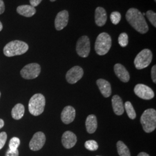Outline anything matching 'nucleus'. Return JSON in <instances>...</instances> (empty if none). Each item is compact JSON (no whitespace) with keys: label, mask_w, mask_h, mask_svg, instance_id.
<instances>
[{"label":"nucleus","mask_w":156,"mask_h":156,"mask_svg":"<svg viewBox=\"0 0 156 156\" xmlns=\"http://www.w3.org/2000/svg\"><path fill=\"white\" fill-rule=\"evenodd\" d=\"M116 75L123 82H128L129 80V74L126 68L120 64H116L114 66Z\"/></svg>","instance_id":"2eb2a0df"},{"label":"nucleus","mask_w":156,"mask_h":156,"mask_svg":"<svg viewBox=\"0 0 156 156\" xmlns=\"http://www.w3.org/2000/svg\"><path fill=\"white\" fill-rule=\"evenodd\" d=\"M17 12L23 16L30 17L35 15L36 13V9L35 7L29 5H23L19 6L17 8Z\"/></svg>","instance_id":"6ab92c4d"},{"label":"nucleus","mask_w":156,"mask_h":156,"mask_svg":"<svg viewBox=\"0 0 156 156\" xmlns=\"http://www.w3.org/2000/svg\"><path fill=\"white\" fill-rule=\"evenodd\" d=\"M111 46V36L108 33H102L98 35L95 41V50L98 55L103 56L108 53Z\"/></svg>","instance_id":"39448f33"},{"label":"nucleus","mask_w":156,"mask_h":156,"mask_svg":"<svg viewBox=\"0 0 156 156\" xmlns=\"http://www.w3.org/2000/svg\"></svg>","instance_id":"ea45409f"},{"label":"nucleus","mask_w":156,"mask_h":156,"mask_svg":"<svg viewBox=\"0 0 156 156\" xmlns=\"http://www.w3.org/2000/svg\"><path fill=\"white\" fill-rule=\"evenodd\" d=\"M137 156H150L147 153H145V152H141L138 154V155Z\"/></svg>","instance_id":"72a5a7b5"},{"label":"nucleus","mask_w":156,"mask_h":156,"mask_svg":"<svg viewBox=\"0 0 156 156\" xmlns=\"http://www.w3.org/2000/svg\"><path fill=\"white\" fill-rule=\"evenodd\" d=\"M85 147L90 151H95L98 149V145L97 142L94 140H89L85 142Z\"/></svg>","instance_id":"b1692460"},{"label":"nucleus","mask_w":156,"mask_h":156,"mask_svg":"<svg viewBox=\"0 0 156 156\" xmlns=\"http://www.w3.org/2000/svg\"><path fill=\"white\" fill-rule=\"evenodd\" d=\"M134 93L138 97L146 100H151L154 97L153 90L144 84H136L134 87Z\"/></svg>","instance_id":"1a4fd4ad"},{"label":"nucleus","mask_w":156,"mask_h":156,"mask_svg":"<svg viewBox=\"0 0 156 156\" xmlns=\"http://www.w3.org/2000/svg\"><path fill=\"white\" fill-rule=\"evenodd\" d=\"M97 117L94 115H89L86 120V127L87 131L89 134H93L97 128Z\"/></svg>","instance_id":"aec40b11"},{"label":"nucleus","mask_w":156,"mask_h":156,"mask_svg":"<svg viewBox=\"0 0 156 156\" xmlns=\"http://www.w3.org/2000/svg\"><path fill=\"white\" fill-rule=\"evenodd\" d=\"M119 44L122 47H126L128 45V35L126 33H123L120 34L119 38H118Z\"/></svg>","instance_id":"393cba45"},{"label":"nucleus","mask_w":156,"mask_h":156,"mask_svg":"<svg viewBox=\"0 0 156 156\" xmlns=\"http://www.w3.org/2000/svg\"><path fill=\"white\" fill-rule=\"evenodd\" d=\"M154 1H155V2H156V0H154Z\"/></svg>","instance_id":"58836bf2"},{"label":"nucleus","mask_w":156,"mask_h":156,"mask_svg":"<svg viewBox=\"0 0 156 156\" xmlns=\"http://www.w3.org/2000/svg\"><path fill=\"white\" fill-rule=\"evenodd\" d=\"M117 149L120 156H131V153L128 147L121 140L117 142Z\"/></svg>","instance_id":"4be33fe9"},{"label":"nucleus","mask_w":156,"mask_h":156,"mask_svg":"<svg viewBox=\"0 0 156 156\" xmlns=\"http://www.w3.org/2000/svg\"><path fill=\"white\" fill-rule=\"evenodd\" d=\"M107 20L106 11L102 7H97L95 11V21L96 24L102 27L105 24Z\"/></svg>","instance_id":"f3484780"},{"label":"nucleus","mask_w":156,"mask_h":156,"mask_svg":"<svg viewBox=\"0 0 156 156\" xmlns=\"http://www.w3.org/2000/svg\"><path fill=\"white\" fill-rule=\"evenodd\" d=\"M62 145L65 148L71 149L76 144L77 137L73 132L67 131L62 135Z\"/></svg>","instance_id":"ddd939ff"},{"label":"nucleus","mask_w":156,"mask_h":156,"mask_svg":"<svg viewBox=\"0 0 156 156\" xmlns=\"http://www.w3.org/2000/svg\"><path fill=\"white\" fill-rule=\"evenodd\" d=\"M50 1H51V2H54V1H55L56 0H50Z\"/></svg>","instance_id":"e433bc0d"},{"label":"nucleus","mask_w":156,"mask_h":156,"mask_svg":"<svg viewBox=\"0 0 156 156\" xmlns=\"http://www.w3.org/2000/svg\"><path fill=\"white\" fill-rule=\"evenodd\" d=\"M7 140V134L5 132H1L0 133V150L2 149L5 144Z\"/></svg>","instance_id":"c85d7f7f"},{"label":"nucleus","mask_w":156,"mask_h":156,"mask_svg":"<svg viewBox=\"0 0 156 156\" xmlns=\"http://www.w3.org/2000/svg\"><path fill=\"white\" fill-rule=\"evenodd\" d=\"M112 104L113 111L116 115L120 116L123 115L124 112V106L123 101L118 95H115L112 97Z\"/></svg>","instance_id":"dca6fc26"},{"label":"nucleus","mask_w":156,"mask_h":156,"mask_svg":"<svg viewBox=\"0 0 156 156\" xmlns=\"http://www.w3.org/2000/svg\"><path fill=\"white\" fill-rule=\"evenodd\" d=\"M4 120L2 119H0V129L4 127Z\"/></svg>","instance_id":"f704fd0d"},{"label":"nucleus","mask_w":156,"mask_h":156,"mask_svg":"<svg viewBox=\"0 0 156 156\" xmlns=\"http://www.w3.org/2000/svg\"><path fill=\"white\" fill-rule=\"evenodd\" d=\"M83 70L79 66H75L71 68L66 73L67 82L70 84H75L81 79L83 76Z\"/></svg>","instance_id":"9b49d317"},{"label":"nucleus","mask_w":156,"mask_h":156,"mask_svg":"<svg viewBox=\"0 0 156 156\" xmlns=\"http://www.w3.org/2000/svg\"><path fill=\"white\" fill-rule=\"evenodd\" d=\"M124 106V109L126 111L129 118L132 120L135 119L136 118V115L132 104L129 101H127L125 102Z\"/></svg>","instance_id":"5701e85b"},{"label":"nucleus","mask_w":156,"mask_h":156,"mask_svg":"<svg viewBox=\"0 0 156 156\" xmlns=\"http://www.w3.org/2000/svg\"><path fill=\"white\" fill-rule=\"evenodd\" d=\"M2 28H3V26H2V23L0 22V31H2Z\"/></svg>","instance_id":"c9c22d12"},{"label":"nucleus","mask_w":156,"mask_h":156,"mask_svg":"<svg viewBox=\"0 0 156 156\" xmlns=\"http://www.w3.org/2000/svg\"><path fill=\"white\" fill-rule=\"evenodd\" d=\"M146 16L150 22L151 23V24L154 26L156 27V14L155 12H154L152 11H148L146 13Z\"/></svg>","instance_id":"cd10ccee"},{"label":"nucleus","mask_w":156,"mask_h":156,"mask_svg":"<svg viewBox=\"0 0 156 156\" xmlns=\"http://www.w3.org/2000/svg\"><path fill=\"white\" fill-rule=\"evenodd\" d=\"M76 116V111L73 107L71 106H66L62 112L61 119L62 122L66 124L72 123Z\"/></svg>","instance_id":"4468645a"},{"label":"nucleus","mask_w":156,"mask_h":156,"mask_svg":"<svg viewBox=\"0 0 156 156\" xmlns=\"http://www.w3.org/2000/svg\"><path fill=\"white\" fill-rule=\"evenodd\" d=\"M28 50V45L21 41H13L7 44L4 48V54L6 57L22 55Z\"/></svg>","instance_id":"f03ea898"},{"label":"nucleus","mask_w":156,"mask_h":156,"mask_svg":"<svg viewBox=\"0 0 156 156\" xmlns=\"http://www.w3.org/2000/svg\"><path fill=\"white\" fill-rule=\"evenodd\" d=\"M41 66L37 63H31L23 68L20 74L25 79H33L37 78L41 73Z\"/></svg>","instance_id":"0eeeda50"},{"label":"nucleus","mask_w":156,"mask_h":156,"mask_svg":"<svg viewBox=\"0 0 156 156\" xmlns=\"http://www.w3.org/2000/svg\"><path fill=\"white\" fill-rule=\"evenodd\" d=\"M46 142V136L42 132H37L34 135L29 144L30 149L33 151H38L41 149Z\"/></svg>","instance_id":"9d476101"},{"label":"nucleus","mask_w":156,"mask_h":156,"mask_svg":"<svg viewBox=\"0 0 156 156\" xmlns=\"http://www.w3.org/2000/svg\"><path fill=\"white\" fill-rule=\"evenodd\" d=\"M140 121L146 133L153 132L156 127V110L154 109H146L142 115Z\"/></svg>","instance_id":"7ed1b4c3"},{"label":"nucleus","mask_w":156,"mask_h":156,"mask_svg":"<svg viewBox=\"0 0 156 156\" xmlns=\"http://www.w3.org/2000/svg\"><path fill=\"white\" fill-rule=\"evenodd\" d=\"M24 106L22 104H17L12 110V116L15 120H20L24 114Z\"/></svg>","instance_id":"412c9836"},{"label":"nucleus","mask_w":156,"mask_h":156,"mask_svg":"<svg viewBox=\"0 0 156 156\" xmlns=\"http://www.w3.org/2000/svg\"><path fill=\"white\" fill-rule=\"evenodd\" d=\"M153 58L151 50L145 49L140 51L134 60V65L137 69H142L148 67Z\"/></svg>","instance_id":"423d86ee"},{"label":"nucleus","mask_w":156,"mask_h":156,"mask_svg":"<svg viewBox=\"0 0 156 156\" xmlns=\"http://www.w3.org/2000/svg\"><path fill=\"white\" fill-rule=\"evenodd\" d=\"M45 97L42 94H35L30 98L28 103L30 113L35 116H39L43 113L45 109Z\"/></svg>","instance_id":"20e7f679"},{"label":"nucleus","mask_w":156,"mask_h":156,"mask_svg":"<svg viewBox=\"0 0 156 156\" xmlns=\"http://www.w3.org/2000/svg\"><path fill=\"white\" fill-rule=\"evenodd\" d=\"M1 92H0V97H1Z\"/></svg>","instance_id":"4c0bfd02"},{"label":"nucleus","mask_w":156,"mask_h":156,"mask_svg":"<svg viewBox=\"0 0 156 156\" xmlns=\"http://www.w3.org/2000/svg\"><path fill=\"white\" fill-rule=\"evenodd\" d=\"M126 17L129 24L140 33L146 34L149 30V27L142 13L136 8L129 9Z\"/></svg>","instance_id":"f257e3e1"},{"label":"nucleus","mask_w":156,"mask_h":156,"mask_svg":"<svg viewBox=\"0 0 156 156\" xmlns=\"http://www.w3.org/2000/svg\"><path fill=\"white\" fill-rule=\"evenodd\" d=\"M20 144V140L17 137H13L9 141V149L11 151H15L17 149Z\"/></svg>","instance_id":"a878e982"},{"label":"nucleus","mask_w":156,"mask_h":156,"mask_svg":"<svg viewBox=\"0 0 156 156\" xmlns=\"http://www.w3.org/2000/svg\"><path fill=\"white\" fill-rule=\"evenodd\" d=\"M151 78H152V80L153 82L156 83V66H154L151 68Z\"/></svg>","instance_id":"7c9ffc66"},{"label":"nucleus","mask_w":156,"mask_h":156,"mask_svg":"<svg viewBox=\"0 0 156 156\" xmlns=\"http://www.w3.org/2000/svg\"><path fill=\"white\" fill-rule=\"evenodd\" d=\"M5 156H19V151H13L9 149L6 152Z\"/></svg>","instance_id":"c756f323"},{"label":"nucleus","mask_w":156,"mask_h":156,"mask_svg":"<svg viewBox=\"0 0 156 156\" xmlns=\"http://www.w3.org/2000/svg\"><path fill=\"white\" fill-rule=\"evenodd\" d=\"M5 11V4L2 0H0V15L2 14Z\"/></svg>","instance_id":"473e14b6"},{"label":"nucleus","mask_w":156,"mask_h":156,"mask_svg":"<svg viewBox=\"0 0 156 156\" xmlns=\"http://www.w3.org/2000/svg\"><path fill=\"white\" fill-rule=\"evenodd\" d=\"M42 0H30V2L31 5L33 7H35L39 5V4L42 2Z\"/></svg>","instance_id":"2f4dec72"},{"label":"nucleus","mask_w":156,"mask_h":156,"mask_svg":"<svg viewBox=\"0 0 156 156\" xmlns=\"http://www.w3.org/2000/svg\"><path fill=\"white\" fill-rule=\"evenodd\" d=\"M111 20L113 24L116 25L120 22L122 16L119 12H113L111 15Z\"/></svg>","instance_id":"bb28decb"},{"label":"nucleus","mask_w":156,"mask_h":156,"mask_svg":"<svg viewBox=\"0 0 156 156\" xmlns=\"http://www.w3.org/2000/svg\"><path fill=\"white\" fill-rule=\"evenodd\" d=\"M69 20V13L66 10H64L57 13L55 19V28L57 30L60 31L65 28Z\"/></svg>","instance_id":"f8f14e48"},{"label":"nucleus","mask_w":156,"mask_h":156,"mask_svg":"<svg viewBox=\"0 0 156 156\" xmlns=\"http://www.w3.org/2000/svg\"><path fill=\"white\" fill-rule=\"evenodd\" d=\"M97 84L100 90L102 95L108 98L111 96L112 94V89L111 84L106 80L103 79H99L97 80Z\"/></svg>","instance_id":"a211bd4d"},{"label":"nucleus","mask_w":156,"mask_h":156,"mask_svg":"<svg viewBox=\"0 0 156 156\" xmlns=\"http://www.w3.org/2000/svg\"><path fill=\"white\" fill-rule=\"evenodd\" d=\"M78 55L82 57H87L90 51V42L87 36L84 35L78 39L76 48Z\"/></svg>","instance_id":"6e6552de"}]
</instances>
